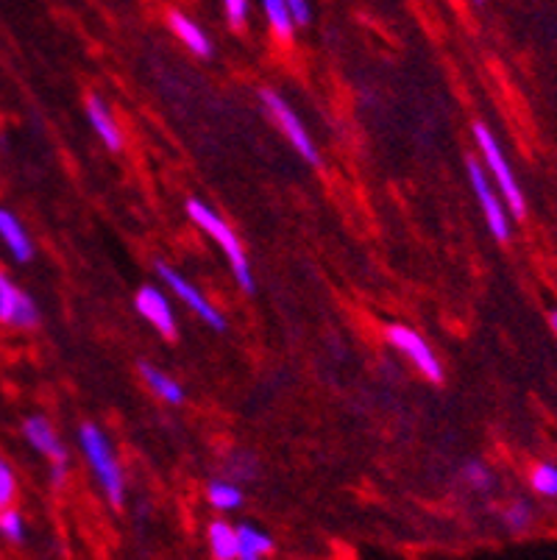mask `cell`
I'll list each match as a JSON object with an SVG mask.
<instances>
[{"mask_svg":"<svg viewBox=\"0 0 557 560\" xmlns=\"http://www.w3.org/2000/svg\"><path fill=\"white\" fill-rule=\"evenodd\" d=\"M184 210H187V215H190V221L196 223L198 229H204V232H207L209 237L223 248V254H227L229 265H232V273L240 282V288H243L245 293H254L257 288H254L252 265H248V257H245L243 246H240L237 241V234L229 229V223L223 221L218 212L209 210L207 203L198 201V198H190V201L184 203Z\"/></svg>","mask_w":557,"mask_h":560,"instance_id":"obj_1","label":"cell"},{"mask_svg":"<svg viewBox=\"0 0 557 560\" xmlns=\"http://www.w3.org/2000/svg\"><path fill=\"white\" fill-rule=\"evenodd\" d=\"M474 140H477L485 167H488L490 176H494V185H497V192L504 201V207H508L510 218H524V212H527V198H524V190H521V185L515 182L513 167H510L508 156H504L502 145L497 142L494 131L485 124H474Z\"/></svg>","mask_w":557,"mask_h":560,"instance_id":"obj_2","label":"cell"},{"mask_svg":"<svg viewBox=\"0 0 557 560\" xmlns=\"http://www.w3.org/2000/svg\"><path fill=\"white\" fill-rule=\"evenodd\" d=\"M79 441L86 460H90L92 471H95V480L101 482L106 499H109V505L123 508V499H126V480H123V468L120 463H117L106 435L95 424H81Z\"/></svg>","mask_w":557,"mask_h":560,"instance_id":"obj_3","label":"cell"},{"mask_svg":"<svg viewBox=\"0 0 557 560\" xmlns=\"http://www.w3.org/2000/svg\"><path fill=\"white\" fill-rule=\"evenodd\" d=\"M468 182H472V190L474 196H477L479 210H483L490 234H494L497 241H508L510 232H513V226H510V212L508 207H504L502 198H499L497 187L490 185L485 167L479 165L477 160H468Z\"/></svg>","mask_w":557,"mask_h":560,"instance_id":"obj_4","label":"cell"},{"mask_svg":"<svg viewBox=\"0 0 557 560\" xmlns=\"http://www.w3.org/2000/svg\"><path fill=\"white\" fill-rule=\"evenodd\" d=\"M259 98H263V104L268 106V112L274 115V120L279 124V129L285 131V137L293 142V149L299 151V154L304 156L310 165H321V156H318V149H315V142L310 140V135H306V129L301 126L299 115L290 109L288 101H285L279 93H274V90H263V93H259Z\"/></svg>","mask_w":557,"mask_h":560,"instance_id":"obj_5","label":"cell"},{"mask_svg":"<svg viewBox=\"0 0 557 560\" xmlns=\"http://www.w3.org/2000/svg\"><path fill=\"white\" fill-rule=\"evenodd\" d=\"M385 335H387V340H391L393 349L402 351V354H405V358L410 360V363L416 365V369L421 371L427 380H432V382L443 380V369H441V363H438L436 351L429 349V343L416 332V329L405 327V324H391Z\"/></svg>","mask_w":557,"mask_h":560,"instance_id":"obj_6","label":"cell"},{"mask_svg":"<svg viewBox=\"0 0 557 560\" xmlns=\"http://www.w3.org/2000/svg\"><path fill=\"white\" fill-rule=\"evenodd\" d=\"M156 273H160L162 282H167V288H171L173 293H176V296L182 299V302L204 320V324H209V327L218 329V332H223V329H227V318H223V315L207 302V296H204L201 290H198L190 279L182 277L178 271H173L171 265H165V262H156Z\"/></svg>","mask_w":557,"mask_h":560,"instance_id":"obj_7","label":"cell"},{"mask_svg":"<svg viewBox=\"0 0 557 560\" xmlns=\"http://www.w3.org/2000/svg\"><path fill=\"white\" fill-rule=\"evenodd\" d=\"M0 324L12 329H34L39 324L34 299L23 293L3 271H0Z\"/></svg>","mask_w":557,"mask_h":560,"instance_id":"obj_8","label":"cell"},{"mask_svg":"<svg viewBox=\"0 0 557 560\" xmlns=\"http://www.w3.org/2000/svg\"><path fill=\"white\" fill-rule=\"evenodd\" d=\"M137 313H140L148 324H153L162 338H176V315H173L171 304H167V299L162 296L156 288L148 284V288H142L140 293H137Z\"/></svg>","mask_w":557,"mask_h":560,"instance_id":"obj_9","label":"cell"},{"mask_svg":"<svg viewBox=\"0 0 557 560\" xmlns=\"http://www.w3.org/2000/svg\"><path fill=\"white\" fill-rule=\"evenodd\" d=\"M23 438L28 441L31 450L45 455L50 463H68V450H65V444L59 441V435H56V430L50 427V421L43 419V416H28V419L23 421Z\"/></svg>","mask_w":557,"mask_h":560,"instance_id":"obj_10","label":"cell"},{"mask_svg":"<svg viewBox=\"0 0 557 560\" xmlns=\"http://www.w3.org/2000/svg\"><path fill=\"white\" fill-rule=\"evenodd\" d=\"M0 243L7 246V252L18 262H31L34 259V241L28 237L20 218L12 210H7V207H0Z\"/></svg>","mask_w":557,"mask_h":560,"instance_id":"obj_11","label":"cell"},{"mask_svg":"<svg viewBox=\"0 0 557 560\" xmlns=\"http://www.w3.org/2000/svg\"><path fill=\"white\" fill-rule=\"evenodd\" d=\"M167 25H171L173 37H178V43L190 50V54L201 56V59L212 56V39L207 37V32H204L196 20H190L182 12H171L167 14Z\"/></svg>","mask_w":557,"mask_h":560,"instance_id":"obj_12","label":"cell"},{"mask_svg":"<svg viewBox=\"0 0 557 560\" xmlns=\"http://www.w3.org/2000/svg\"><path fill=\"white\" fill-rule=\"evenodd\" d=\"M86 117H90L92 129H95V135L101 137V142H104L106 149L109 151L123 149L120 126L115 124V117H112L109 106H106V101L101 98V95H90V98H86Z\"/></svg>","mask_w":557,"mask_h":560,"instance_id":"obj_13","label":"cell"},{"mask_svg":"<svg viewBox=\"0 0 557 560\" xmlns=\"http://www.w3.org/2000/svg\"><path fill=\"white\" fill-rule=\"evenodd\" d=\"M274 552V538L254 524H237V560H265Z\"/></svg>","mask_w":557,"mask_h":560,"instance_id":"obj_14","label":"cell"},{"mask_svg":"<svg viewBox=\"0 0 557 560\" xmlns=\"http://www.w3.org/2000/svg\"><path fill=\"white\" fill-rule=\"evenodd\" d=\"M209 552L214 560H237V527L229 522H212L207 529Z\"/></svg>","mask_w":557,"mask_h":560,"instance_id":"obj_15","label":"cell"},{"mask_svg":"<svg viewBox=\"0 0 557 560\" xmlns=\"http://www.w3.org/2000/svg\"><path fill=\"white\" fill-rule=\"evenodd\" d=\"M140 374H142V380L148 382V388L160 396V399L171 401V405H182L184 401L182 385H178L176 380H171L165 371H160L156 365H151V363H140Z\"/></svg>","mask_w":557,"mask_h":560,"instance_id":"obj_16","label":"cell"},{"mask_svg":"<svg viewBox=\"0 0 557 560\" xmlns=\"http://www.w3.org/2000/svg\"><path fill=\"white\" fill-rule=\"evenodd\" d=\"M263 9L276 39H285V43H288L295 32V20L293 14H290L288 3H285V0H263Z\"/></svg>","mask_w":557,"mask_h":560,"instance_id":"obj_17","label":"cell"},{"mask_svg":"<svg viewBox=\"0 0 557 560\" xmlns=\"http://www.w3.org/2000/svg\"><path fill=\"white\" fill-rule=\"evenodd\" d=\"M530 488L546 502H557V463L541 460L530 468Z\"/></svg>","mask_w":557,"mask_h":560,"instance_id":"obj_18","label":"cell"},{"mask_svg":"<svg viewBox=\"0 0 557 560\" xmlns=\"http://www.w3.org/2000/svg\"><path fill=\"white\" fill-rule=\"evenodd\" d=\"M207 499L214 511H237L243 505V491L232 480H212L207 488Z\"/></svg>","mask_w":557,"mask_h":560,"instance_id":"obj_19","label":"cell"},{"mask_svg":"<svg viewBox=\"0 0 557 560\" xmlns=\"http://www.w3.org/2000/svg\"><path fill=\"white\" fill-rule=\"evenodd\" d=\"M502 522L510 533H527L535 522V511L527 499H513L502 511Z\"/></svg>","mask_w":557,"mask_h":560,"instance_id":"obj_20","label":"cell"},{"mask_svg":"<svg viewBox=\"0 0 557 560\" xmlns=\"http://www.w3.org/2000/svg\"><path fill=\"white\" fill-rule=\"evenodd\" d=\"M25 516L18 511V508H7V511H0V536L7 538L9 544H23L25 541Z\"/></svg>","mask_w":557,"mask_h":560,"instance_id":"obj_21","label":"cell"},{"mask_svg":"<svg viewBox=\"0 0 557 560\" xmlns=\"http://www.w3.org/2000/svg\"><path fill=\"white\" fill-rule=\"evenodd\" d=\"M460 477H463V482H466L468 488H474V491H490L494 488V471H490L485 463L479 460H472L463 466V471H460Z\"/></svg>","mask_w":557,"mask_h":560,"instance_id":"obj_22","label":"cell"},{"mask_svg":"<svg viewBox=\"0 0 557 560\" xmlns=\"http://www.w3.org/2000/svg\"><path fill=\"white\" fill-rule=\"evenodd\" d=\"M14 499H18V475H14L12 463L0 457V511L14 508Z\"/></svg>","mask_w":557,"mask_h":560,"instance_id":"obj_23","label":"cell"},{"mask_svg":"<svg viewBox=\"0 0 557 560\" xmlns=\"http://www.w3.org/2000/svg\"><path fill=\"white\" fill-rule=\"evenodd\" d=\"M223 9H227L229 25H232V28H243L245 20H248L252 3H248V0H223Z\"/></svg>","mask_w":557,"mask_h":560,"instance_id":"obj_24","label":"cell"},{"mask_svg":"<svg viewBox=\"0 0 557 560\" xmlns=\"http://www.w3.org/2000/svg\"><path fill=\"white\" fill-rule=\"evenodd\" d=\"M229 468H232L234 482H240V480H252V477L257 475V466H254V457H248V455H243V460L229 463Z\"/></svg>","mask_w":557,"mask_h":560,"instance_id":"obj_25","label":"cell"},{"mask_svg":"<svg viewBox=\"0 0 557 560\" xmlns=\"http://www.w3.org/2000/svg\"><path fill=\"white\" fill-rule=\"evenodd\" d=\"M290 9V14H293L295 25H306L310 23V0H285Z\"/></svg>","mask_w":557,"mask_h":560,"instance_id":"obj_26","label":"cell"},{"mask_svg":"<svg viewBox=\"0 0 557 560\" xmlns=\"http://www.w3.org/2000/svg\"><path fill=\"white\" fill-rule=\"evenodd\" d=\"M68 477V463H50V482L54 486H61Z\"/></svg>","mask_w":557,"mask_h":560,"instance_id":"obj_27","label":"cell"},{"mask_svg":"<svg viewBox=\"0 0 557 560\" xmlns=\"http://www.w3.org/2000/svg\"><path fill=\"white\" fill-rule=\"evenodd\" d=\"M549 327H552V332H555V338H557V307L549 310Z\"/></svg>","mask_w":557,"mask_h":560,"instance_id":"obj_28","label":"cell"},{"mask_svg":"<svg viewBox=\"0 0 557 560\" xmlns=\"http://www.w3.org/2000/svg\"><path fill=\"white\" fill-rule=\"evenodd\" d=\"M477 3H485V0H477Z\"/></svg>","mask_w":557,"mask_h":560,"instance_id":"obj_29","label":"cell"}]
</instances>
